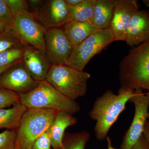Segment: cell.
Here are the masks:
<instances>
[{
	"label": "cell",
	"instance_id": "obj_25",
	"mask_svg": "<svg viewBox=\"0 0 149 149\" xmlns=\"http://www.w3.org/2000/svg\"><path fill=\"white\" fill-rule=\"evenodd\" d=\"M11 12L14 16L30 12L28 1L26 0H4Z\"/></svg>",
	"mask_w": 149,
	"mask_h": 149
},
{
	"label": "cell",
	"instance_id": "obj_8",
	"mask_svg": "<svg viewBox=\"0 0 149 149\" xmlns=\"http://www.w3.org/2000/svg\"><path fill=\"white\" fill-rule=\"evenodd\" d=\"M12 28L24 43L45 56L46 29L31 12L15 16Z\"/></svg>",
	"mask_w": 149,
	"mask_h": 149
},
{
	"label": "cell",
	"instance_id": "obj_19",
	"mask_svg": "<svg viewBox=\"0 0 149 149\" xmlns=\"http://www.w3.org/2000/svg\"><path fill=\"white\" fill-rule=\"evenodd\" d=\"M95 2V0H84L77 6L70 8V21L93 23Z\"/></svg>",
	"mask_w": 149,
	"mask_h": 149
},
{
	"label": "cell",
	"instance_id": "obj_21",
	"mask_svg": "<svg viewBox=\"0 0 149 149\" xmlns=\"http://www.w3.org/2000/svg\"><path fill=\"white\" fill-rule=\"evenodd\" d=\"M23 47H13L1 52L0 67L8 66L21 61L23 56Z\"/></svg>",
	"mask_w": 149,
	"mask_h": 149
},
{
	"label": "cell",
	"instance_id": "obj_7",
	"mask_svg": "<svg viewBox=\"0 0 149 149\" xmlns=\"http://www.w3.org/2000/svg\"><path fill=\"white\" fill-rule=\"evenodd\" d=\"M135 107L132 122L123 138L121 149H130L143 134L149 114V92L136 89L130 100Z\"/></svg>",
	"mask_w": 149,
	"mask_h": 149
},
{
	"label": "cell",
	"instance_id": "obj_10",
	"mask_svg": "<svg viewBox=\"0 0 149 149\" xmlns=\"http://www.w3.org/2000/svg\"><path fill=\"white\" fill-rule=\"evenodd\" d=\"M46 29L60 27L70 21V8L65 0H49L32 13Z\"/></svg>",
	"mask_w": 149,
	"mask_h": 149
},
{
	"label": "cell",
	"instance_id": "obj_15",
	"mask_svg": "<svg viewBox=\"0 0 149 149\" xmlns=\"http://www.w3.org/2000/svg\"><path fill=\"white\" fill-rule=\"evenodd\" d=\"M77 121V118L72 114L63 111L58 112L48 130L53 149L62 146L65 130L76 124Z\"/></svg>",
	"mask_w": 149,
	"mask_h": 149
},
{
	"label": "cell",
	"instance_id": "obj_27",
	"mask_svg": "<svg viewBox=\"0 0 149 149\" xmlns=\"http://www.w3.org/2000/svg\"><path fill=\"white\" fill-rule=\"evenodd\" d=\"M52 146L50 138L47 131L35 141L31 149H51Z\"/></svg>",
	"mask_w": 149,
	"mask_h": 149
},
{
	"label": "cell",
	"instance_id": "obj_4",
	"mask_svg": "<svg viewBox=\"0 0 149 149\" xmlns=\"http://www.w3.org/2000/svg\"><path fill=\"white\" fill-rule=\"evenodd\" d=\"M90 73L66 65H52L46 80L67 97L75 101L87 93Z\"/></svg>",
	"mask_w": 149,
	"mask_h": 149
},
{
	"label": "cell",
	"instance_id": "obj_2",
	"mask_svg": "<svg viewBox=\"0 0 149 149\" xmlns=\"http://www.w3.org/2000/svg\"><path fill=\"white\" fill-rule=\"evenodd\" d=\"M133 92L129 90L116 95L111 90H108L96 98L89 111V116L96 121L94 130L98 140L102 141L107 139L110 129L125 110Z\"/></svg>",
	"mask_w": 149,
	"mask_h": 149
},
{
	"label": "cell",
	"instance_id": "obj_22",
	"mask_svg": "<svg viewBox=\"0 0 149 149\" xmlns=\"http://www.w3.org/2000/svg\"><path fill=\"white\" fill-rule=\"evenodd\" d=\"M8 29L0 33V52L13 47H23L27 44L20 39L19 36L13 30L11 33H8Z\"/></svg>",
	"mask_w": 149,
	"mask_h": 149
},
{
	"label": "cell",
	"instance_id": "obj_6",
	"mask_svg": "<svg viewBox=\"0 0 149 149\" xmlns=\"http://www.w3.org/2000/svg\"><path fill=\"white\" fill-rule=\"evenodd\" d=\"M114 41L109 28L98 29L73 48L65 65L83 71L93 57Z\"/></svg>",
	"mask_w": 149,
	"mask_h": 149
},
{
	"label": "cell",
	"instance_id": "obj_37",
	"mask_svg": "<svg viewBox=\"0 0 149 149\" xmlns=\"http://www.w3.org/2000/svg\"></svg>",
	"mask_w": 149,
	"mask_h": 149
},
{
	"label": "cell",
	"instance_id": "obj_34",
	"mask_svg": "<svg viewBox=\"0 0 149 149\" xmlns=\"http://www.w3.org/2000/svg\"><path fill=\"white\" fill-rule=\"evenodd\" d=\"M8 28L9 27H7L6 25H5L3 23H2L0 21V33L6 31V30H7Z\"/></svg>",
	"mask_w": 149,
	"mask_h": 149
},
{
	"label": "cell",
	"instance_id": "obj_33",
	"mask_svg": "<svg viewBox=\"0 0 149 149\" xmlns=\"http://www.w3.org/2000/svg\"><path fill=\"white\" fill-rule=\"evenodd\" d=\"M107 142L108 149H121L115 148L112 146L111 141L109 137L107 136Z\"/></svg>",
	"mask_w": 149,
	"mask_h": 149
},
{
	"label": "cell",
	"instance_id": "obj_17",
	"mask_svg": "<svg viewBox=\"0 0 149 149\" xmlns=\"http://www.w3.org/2000/svg\"><path fill=\"white\" fill-rule=\"evenodd\" d=\"M64 31L73 48L97 31L93 23L70 21L65 24Z\"/></svg>",
	"mask_w": 149,
	"mask_h": 149
},
{
	"label": "cell",
	"instance_id": "obj_31",
	"mask_svg": "<svg viewBox=\"0 0 149 149\" xmlns=\"http://www.w3.org/2000/svg\"><path fill=\"white\" fill-rule=\"evenodd\" d=\"M84 0H65L70 8L77 6L84 1Z\"/></svg>",
	"mask_w": 149,
	"mask_h": 149
},
{
	"label": "cell",
	"instance_id": "obj_3",
	"mask_svg": "<svg viewBox=\"0 0 149 149\" xmlns=\"http://www.w3.org/2000/svg\"><path fill=\"white\" fill-rule=\"evenodd\" d=\"M19 102L27 109L54 110L72 115L80 111V104L62 95L47 80L40 82L35 89L19 94Z\"/></svg>",
	"mask_w": 149,
	"mask_h": 149
},
{
	"label": "cell",
	"instance_id": "obj_35",
	"mask_svg": "<svg viewBox=\"0 0 149 149\" xmlns=\"http://www.w3.org/2000/svg\"><path fill=\"white\" fill-rule=\"evenodd\" d=\"M142 2L147 7L149 8V0H143Z\"/></svg>",
	"mask_w": 149,
	"mask_h": 149
},
{
	"label": "cell",
	"instance_id": "obj_14",
	"mask_svg": "<svg viewBox=\"0 0 149 149\" xmlns=\"http://www.w3.org/2000/svg\"><path fill=\"white\" fill-rule=\"evenodd\" d=\"M149 41V10H138L129 22L125 42L135 47Z\"/></svg>",
	"mask_w": 149,
	"mask_h": 149
},
{
	"label": "cell",
	"instance_id": "obj_11",
	"mask_svg": "<svg viewBox=\"0 0 149 149\" xmlns=\"http://www.w3.org/2000/svg\"><path fill=\"white\" fill-rule=\"evenodd\" d=\"M39 83L29 74L22 60L0 75V88L13 91L19 95L30 92Z\"/></svg>",
	"mask_w": 149,
	"mask_h": 149
},
{
	"label": "cell",
	"instance_id": "obj_30",
	"mask_svg": "<svg viewBox=\"0 0 149 149\" xmlns=\"http://www.w3.org/2000/svg\"><path fill=\"white\" fill-rule=\"evenodd\" d=\"M143 134L146 141L148 148L149 149V122L148 120L146 122Z\"/></svg>",
	"mask_w": 149,
	"mask_h": 149
},
{
	"label": "cell",
	"instance_id": "obj_29",
	"mask_svg": "<svg viewBox=\"0 0 149 149\" xmlns=\"http://www.w3.org/2000/svg\"><path fill=\"white\" fill-rule=\"evenodd\" d=\"M29 8L32 10V11L31 12L33 13L37 9L41 6L43 2V1L40 0H29L28 1Z\"/></svg>",
	"mask_w": 149,
	"mask_h": 149
},
{
	"label": "cell",
	"instance_id": "obj_13",
	"mask_svg": "<svg viewBox=\"0 0 149 149\" xmlns=\"http://www.w3.org/2000/svg\"><path fill=\"white\" fill-rule=\"evenodd\" d=\"M22 60L24 67L34 80L39 82L46 80L51 65L41 52L27 45L23 48Z\"/></svg>",
	"mask_w": 149,
	"mask_h": 149
},
{
	"label": "cell",
	"instance_id": "obj_12",
	"mask_svg": "<svg viewBox=\"0 0 149 149\" xmlns=\"http://www.w3.org/2000/svg\"><path fill=\"white\" fill-rule=\"evenodd\" d=\"M137 0H117L109 29L115 41H125L129 22L133 14L139 10Z\"/></svg>",
	"mask_w": 149,
	"mask_h": 149
},
{
	"label": "cell",
	"instance_id": "obj_16",
	"mask_svg": "<svg viewBox=\"0 0 149 149\" xmlns=\"http://www.w3.org/2000/svg\"><path fill=\"white\" fill-rule=\"evenodd\" d=\"M117 0H95L93 23L98 29L109 28Z\"/></svg>",
	"mask_w": 149,
	"mask_h": 149
},
{
	"label": "cell",
	"instance_id": "obj_20",
	"mask_svg": "<svg viewBox=\"0 0 149 149\" xmlns=\"http://www.w3.org/2000/svg\"><path fill=\"white\" fill-rule=\"evenodd\" d=\"M91 139V135L86 131L65 133L62 146L57 149H85Z\"/></svg>",
	"mask_w": 149,
	"mask_h": 149
},
{
	"label": "cell",
	"instance_id": "obj_24",
	"mask_svg": "<svg viewBox=\"0 0 149 149\" xmlns=\"http://www.w3.org/2000/svg\"><path fill=\"white\" fill-rule=\"evenodd\" d=\"M17 130H6L0 133V149H17Z\"/></svg>",
	"mask_w": 149,
	"mask_h": 149
},
{
	"label": "cell",
	"instance_id": "obj_1",
	"mask_svg": "<svg viewBox=\"0 0 149 149\" xmlns=\"http://www.w3.org/2000/svg\"><path fill=\"white\" fill-rule=\"evenodd\" d=\"M118 93L136 89L149 92V41L133 47L119 64Z\"/></svg>",
	"mask_w": 149,
	"mask_h": 149
},
{
	"label": "cell",
	"instance_id": "obj_26",
	"mask_svg": "<svg viewBox=\"0 0 149 149\" xmlns=\"http://www.w3.org/2000/svg\"><path fill=\"white\" fill-rule=\"evenodd\" d=\"M14 17L4 0H0V21L7 27H11Z\"/></svg>",
	"mask_w": 149,
	"mask_h": 149
},
{
	"label": "cell",
	"instance_id": "obj_36",
	"mask_svg": "<svg viewBox=\"0 0 149 149\" xmlns=\"http://www.w3.org/2000/svg\"><path fill=\"white\" fill-rule=\"evenodd\" d=\"M148 120L149 121V114H148Z\"/></svg>",
	"mask_w": 149,
	"mask_h": 149
},
{
	"label": "cell",
	"instance_id": "obj_9",
	"mask_svg": "<svg viewBox=\"0 0 149 149\" xmlns=\"http://www.w3.org/2000/svg\"><path fill=\"white\" fill-rule=\"evenodd\" d=\"M45 55L52 65L65 64L73 50L64 29L60 27L46 29Z\"/></svg>",
	"mask_w": 149,
	"mask_h": 149
},
{
	"label": "cell",
	"instance_id": "obj_23",
	"mask_svg": "<svg viewBox=\"0 0 149 149\" xmlns=\"http://www.w3.org/2000/svg\"><path fill=\"white\" fill-rule=\"evenodd\" d=\"M19 102L18 94L10 90L0 88V109L13 106Z\"/></svg>",
	"mask_w": 149,
	"mask_h": 149
},
{
	"label": "cell",
	"instance_id": "obj_32",
	"mask_svg": "<svg viewBox=\"0 0 149 149\" xmlns=\"http://www.w3.org/2000/svg\"><path fill=\"white\" fill-rule=\"evenodd\" d=\"M15 63V64L12 65H8V66L0 67V75H1L2 74H3L4 72H5L6 71V70H8L9 68H10L12 66H13V65H14L16 64V63Z\"/></svg>",
	"mask_w": 149,
	"mask_h": 149
},
{
	"label": "cell",
	"instance_id": "obj_5",
	"mask_svg": "<svg viewBox=\"0 0 149 149\" xmlns=\"http://www.w3.org/2000/svg\"><path fill=\"white\" fill-rule=\"evenodd\" d=\"M58 111L27 109L17 130L16 148L31 149L35 141L49 130Z\"/></svg>",
	"mask_w": 149,
	"mask_h": 149
},
{
	"label": "cell",
	"instance_id": "obj_28",
	"mask_svg": "<svg viewBox=\"0 0 149 149\" xmlns=\"http://www.w3.org/2000/svg\"><path fill=\"white\" fill-rule=\"evenodd\" d=\"M130 149H148L146 141L143 134L141 136L139 140Z\"/></svg>",
	"mask_w": 149,
	"mask_h": 149
},
{
	"label": "cell",
	"instance_id": "obj_18",
	"mask_svg": "<svg viewBox=\"0 0 149 149\" xmlns=\"http://www.w3.org/2000/svg\"><path fill=\"white\" fill-rule=\"evenodd\" d=\"M27 108L20 102L9 109H0V129L17 130Z\"/></svg>",
	"mask_w": 149,
	"mask_h": 149
}]
</instances>
